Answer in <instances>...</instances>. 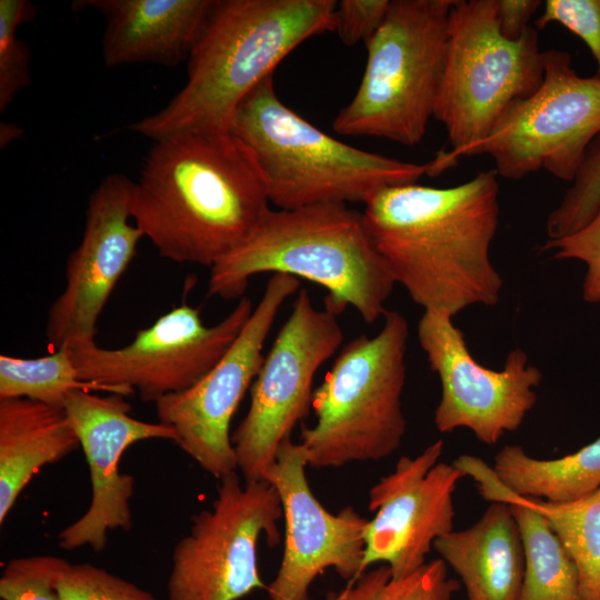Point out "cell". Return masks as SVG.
Wrapping results in <instances>:
<instances>
[{"label":"cell","instance_id":"7a4b0ae2","mask_svg":"<svg viewBox=\"0 0 600 600\" xmlns=\"http://www.w3.org/2000/svg\"><path fill=\"white\" fill-rule=\"evenodd\" d=\"M153 142L133 182V222L161 257L211 268L270 209L257 160L231 132H184Z\"/></svg>","mask_w":600,"mask_h":600},{"label":"cell","instance_id":"8992f818","mask_svg":"<svg viewBox=\"0 0 600 600\" xmlns=\"http://www.w3.org/2000/svg\"><path fill=\"white\" fill-rule=\"evenodd\" d=\"M408 338L406 317L388 310L376 336L343 346L313 390L316 422L301 430L308 466L379 461L399 449L407 431L401 397Z\"/></svg>","mask_w":600,"mask_h":600},{"label":"cell","instance_id":"f1b7e54d","mask_svg":"<svg viewBox=\"0 0 600 600\" xmlns=\"http://www.w3.org/2000/svg\"><path fill=\"white\" fill-rule=\"evenodd\" d=\"M70 563L56 556L10 560L0 577L2 600H61L59 582Z\"/></svg>","mask_w":600,"mask_h":600},{"label":"cell","instance_id":"83f0119b","mask_svg":"<svg viewBox=\"0 0 600 600\" xmlns=\"http://www.w3.org/2000/svg\"><path fill=\"white\" fill-rule=\"evenodd\" d=\"M600 209V134L591 143L583 162L560 204L550 212L546 229L549 240L582 229Z\"/></svg>","mask_w":600,"mask_h":600},{"label":"cell","instance_id":"5bb4252c","mask_svg":"<svg viewBox=\"0 0 600 600\" xmlns=\"http://www.w3.org/2000/svg\"><path fill=\"white\" fill-rule=\"evenodd\" d=\"M418 340L432 371L440 380L441 396L433 421L438 431L470 430L488 446L513 432L537 402L542 381L528 356L512 349L501 370L481 366L470 353L463 332L452 317L424 310L417 327Z\"/></svg>","mask_w":600,"mask_h":600},{"label":"cell","instance_id":"d4e9b609","mask_svg":"<svg viewBox=\"0 0 600 600\" xmlns=\"http://www.w3.org/2000/svg\"><path fill=\"white\" fill-rule=\"evenodd\" d=\"M79 389L106 392L80 380L68 349H54L40 358L0 357V399L27 398L63 407L67 396Z\"/></svg>","mask_w":600,"mask_h":600},{"label":"cell","instance_id":"2e32d148","mask_svg":"<svg viewBox=\"0 0 600 600\" xmlns=\"http://www.w3.org/2000/svg\"><path fill=\"white\" fill-rule=\"evenodd\" d=\"M303 446L291 437L279 446L266 474L278 491L284 520V547L276 578L267 588L270 600H309L313 580L332 568L342 579L361 576L368 519L348 506L326 510L309 486Z\"/></svg>","mask_w":600,"mask_h":600},{"label":"cell","instance_id":"f546056e","mask_svg":"<svg viewBox=\"0 0 600 600\" xmlns=\"http://www.w3.org/2000/svg\"><path fill=\"white\" fill-rule=\"evenodd\" d=\"M58 588L61 600H157L131 581L90 563H70Z\"/></svg>","mask_w":600,"mask_h":600},{"label":"cell","instance_id":"5b68a950","mask_svg":"<svg viewBox=\"0 0 600 600\" xmlns=\"http://www.w3.org/2000/svg\"><path fill=\"white\" fill-rule=\"evenodd\" d=\"M230 132L252 151L269 201L290 210L318 203H363L379 191L438 176L440 152L426 163L400 161L342 142L296 113L278 97L273 74L239 104Z\"/></svg>","mask_w":600,"mask_h":600},{"label":"cell","instance_id":"30bf717a","mask_svg":"<svg viewBox=\"0 0 600 600\" xmlns=\"http://www.w3.org/2000/svg\"><path fill=\"white\" fill-rule=\"evenodd\" d=\"M283 517L277 489L266 480L242 484L237 472L221 479L210 509L191 517L172 551L169 600H239L268 586L258 570V542L279 543Z\"/></svg>","mask_w":600,"mask_h":600},{"label":"cell","instance_id":"7c38bea8","mask_svg":"<svg viewBox=\"0 0 600 600\" xmlns=\"http://www.w3.org/2000/svg\"><path fill=\"white\" fill-rule=\"evenodd\" d=\"M253 311L242 297L218 323L206 326L200 308L181 303L119 349L96 344L70 350L80 380L109 394L137 392L143 401L188 390L203 378L234 342Z\"/></svg>","mask_w":600,"mask_h":600},{"label":"cell","instance_id":"9c48e42d","mask_svg":"<svg viewBox=\"0 0 600 600\" xmlns=\"http://www.w3.org/2000/svg\"><path fill=\"white\" fill-rule=\"evenodd\" d=\"M543 80L529 97L513 102L482 140L461 150L488 154L498 176L522 179L541 169L573 181L587 150L600 134V77L579 76L571 56L543 51Z\"/></svg>","mask_w":600,"mask_h":600},{"label":"cell","instance_id":"6da1fadb","mask_svg":"<svg viewBox=\"0 0 600 600\" xmlns=\"http://www.w3.org/2000/svg\"><path fill=\"white\" fill-rule=\"evenodd\" d=\"M497 177L491 169L449 188L393 186L364 204L367 229L396 283L424 310L453 318L498 303L503 281L490 259L500 212Z\"/></svg>","mask_w":600,"mask_h":600},{"label":"cell","instance_id":"1f68e13d","mask_svg":"<svg viewBox=\"0 0 600 600\" xmlns=\"http://www.w3.org/2000/svg\"><path fill=\"white\" fill-rule=\"evenodd\" d=\"M534 21L538 30L559 23L579 37L591 51L600 77V0H547Z\"/></svg>","mask_w":600,"mask_h":600},{"label":"cell","instance_id":"8fae6325","mask_svg":"<svg viewBox=\"0 0 600 600\" xmlns=\"http://www.w3.org/2000/svg\"><path fill=\"white\" fill-rule=\"evenodd\" d=\"M338 316L317 309L300 289L250 387V406L231 434L244 481L264 480L277 450L309 413L318 369L343 341Z\"/></svg>","mask_w":600,"mask_h":600},{"label":"cell","instance_id":"9a60e30c","mask_svg":"<svg viewBox=\"0 0 600 600\" xmlns=\"http://www.w3.org/2000/svg\"><path fill=\"white\" fill-rule=\"evenodd\" d=\"M133 182L109 173L89 197L81 241L66 261L64 288L47 316L46 336L54 349L96 344L97 321L144 237L130 222Z\"/></svg>","mask_w":600,"mask_h":600},{"label":"cell","instance_id":"ac0fdd59","mask_svg":"<svg viewBox=\"0 0 600 600\" xmlns=\"http://www.w3.org/2000/svg\"><path fill=\"white\" fill-rule=\"evenodd\" d=\"M63 408L78 436L87 459L91 501L87 511L58 534L64 550L88 546L99 552L106 548L109 530L130 531L134 479L120 472L123 452L136 442L149 439L176 441L174 430L161 422L152 423L130 416L131 406L120 394L98 396L73 390Z\"/></svg>","mask_w":600,"mask_h":600},{"label":"cell","instance_id":"44dd1931","mask_svg":"<svg viewBox=\"0 0 600 600\" xmlns=\"http://www.w3.org/2000/svg\"><path fill=\"white\" fill-rule=\"evenodd\" d=\"M79 447L63 407L27 398L0 399V523L43 466Z\"/></svg>","mask_w":600,"mask_h":600},{"label":"cell","instance_id":"277c9868","mask_svg":"<svg viewBox=\"0 0 600 600\" xmlns=\"http://www.w3.org/2000/svg\"><path fill=\"white\" fill-rule=\"evenodd\" d=\"M302 278L327 290L324 309H356L367 323L388 312L396 280L376 248L362 212L344 203L269 209L251 234L210 268L208 294L242 298L260 273Z\"/></svg>","mask_w":600,"mask_h":600},{"label":"cell","instance_id":"d6986e66","mask_svg":"<svg viewBox=\"0 0 600 600\" xmlns=\"http://www.w3.org/2000/svg\"><path fill=\"white\" fill-rule=\"evenodd\" d=\"M216 0H78L106 20L101 39L106 67L153 63L176 67L188 61L214 8Z\"/></svg>","mask_w":600,"mask_h":600},{"label":"cell","instance_id":"ba28073f","mask_svg":"<svg viewBox=\"0 0 600 600\" xmlns=\"http://www.w3.org/2000/svg\"><path fill=\"white\" fill-rule=\"evenodd\" d=\"M543 51L529 27L518 40L502 36L497 0H454L433 118L447 131L449 159L482 140L513 102L531 96L543 80Z\"/></svg>","mask_w":600,"mask_h":600},{"label":"cell","instance_id":"4fadbf2b","mask_svg":"<svg viewBox=\"0 0 600 600\" xmlns=\"http://www.w3.org/2000/svg\"><path fill=\"white\" fill-rule=\"evenodd\" d=\"M298 278L274 273L239 336L217 364L186 391L154 402L159 422L174 443L216 479L234 472L230 424L264 359L263 346L284 301L298 293Z\"/></svg>","mask_w":600,"mask_h":600},{"label":"cell","instance_id":"836d02e7","mask_svg":"<svg viewBox=\"0 0 600 600\" xmlns=\"http://www.w3.org/2000/svg\"><path fill=\"white\" fill-rule=\"evenodd\" d=\"M541 6L540 0H497V19L502 36L513 41L520 39Z\"/></svg>","mask_w":600,"mask_h":600},{"label":"cell","instance_id":"ffe728a7","mask_svg":"<svg viewBox=\"0 0 600 600\" xmlns=\"http://www.w3.org/2000/svg\"><path fill=\"white\" fill-rule=\"evenodd\" d=\"M433 549L459 576L468 600L519 599L523 546L507 502L492 501L476 523L438 538Z\"/></svg>","mask_w":600,"mask_h":600},{"label":"cell","instance_id":"603a6c76","mask_svg":"<svg viewBox=\"0 0 600 600\" xmlns=\"http://www.w3.org/2000/svg\"><path fill=\"white\" fill-rule=\"evenodd\" d=\"M492 469L516 494L552 502L577 500L600 488V438L557 459H537L521 446H506Z\"/></svg>","mask_w":600,"mask_h":600},{"label":"cell","instance_id":"484cf974","mask_svg":"<svg viewBox=\"0 0 600 600\" xmlns=\"http://www.w3.org/2000/svg\"><path fill=\"white\" fill-rule=\"evenodd\" d=\"M459 588L448 577L446 562L436 559L402 579H393L390 568L380 564L322 600H452Z\"/></svg>","mask_w":600,"mask_h":600},{"label":"cell","instance_id":"3957f363","mask_svg":"<svg viewBox=\"0 0 600 600\" xmlns=\"http://www.w3.org/2000/svg\"><path fill=\"white\" fill-rule=\"evenodd\" d=\"M334 0H216L183 88L129 129L153 141L230 132L242 100L299 44L333 31Z\"/></svg>","mask_w":600,"mask_h":600},{"label":"cell","instance_id":"cb8c5ba5","mask_svg":"<svg viewBox=\"0 0 600 600\" xmlns=\"http://www.w3.org/2000/svg\"><path fill=\"white\" fill-rule=\"evenodd\" d=\"M524 499L547 520L574 562L581 600H600V488L572 501Z\"/></svg>","mask_w":600,"mask_h":600},{"label":"cell","instance_id":"52a82bcc","mask_svg":"<svg viewBox=\"0 0 600 600\" xmlns=\"http://www.w3.org/2000/svg\"><path fill=\"white\" fill-rule=\"evenodd\" d=\"M454 0H390L366 44L360 84L336 116L342 136L416 146L426 134L443 72L448 19Z\"/></svg>","mask_w":600,"mask_h":600},{"label":"cell","instance_id":"e575fe53","mask_svg":"<svg viewBox=\"0 0 600 600\" xmlns=\"http://www.w3.org/2000/svg\"><path fill=\"white\" fill-rule=\"evenodd\" d=\"M22 136V130L18 126L8 122L0 124V147L4 148Z\"/></svg>","mask_w":600,"mask_h":600},{"label":"cell","instance_id":"4dcf8cb0","mask_svg":"<svg viewBox=\"0 0 600 600\" xmlns=\"http://www.w3.org/2000/svg\"><path fill=\"white\" fill-rule=\"evenodd\" d=\"M543 249L552 250L553 257L559 260L584 262L583 300L600 303V209L582 229L560 239L548 240Z\"/></svg>","mask_w":600,"mask_h":600},{"label":"cell","instance_id":"7402d4cb","mask_svg":"<svg viewBox=\"0 0 600 600\" xmlns=\"http://www.w3.org/2000/svg\"><path fill=\"white\" fill-rule=\"evenodd\" d=\"M477 482L488 501H503L520 530L524 573L518 600H581L577 567L547 520L524 497L503 486L482 459L463 454L452 462Z\"/></svg>","mask_w":600,"mask_h":600},{"label":"cell","instance_id":"e0dca14e","mask_svg":"<svg viewBox=\"0 0 600 600\" xmlns=\"http://www.w3.org/2000/svg\"><path fill=\"white\" fill-rule=\"evenodd\" d=\"M442 451L437 440L414 458L402 456L370 489L368 506L376 514L364 531V570L381 563L393 579L408 577L427 563L434 541L453 530V493L467 476L439 462Z\"/></svg>","mask_w":600,"mask_h":600},{"label":"cell","instance_id":"4316f807","mask_svg":"<svg viewBox=\"0 0 600 600\" xmlns=\"http://www.w3.org/2000/svg\"><path fill=\"white\" fill-rule=\"evenodd\" d=\"M36 16L27 0H0V112H4L16 96L31 82V51L17 37V29Z\"/></svg>","mask_w":600,"mask_h":600},{"label":"cell","instance_id":"d6a6232c","mask_svg":"<svg viewBox=\"0 0 600 600\" xmlns=\"http://www.w3.org/2000/svg\"><path fill=\"white\" fill-rule=\"evenodd\" d=\"M390 0H341L333 11V32L347 46L367 44L381 26Z\"/></svg>","mask_w":600,"mask_h":600}]
</instances>
